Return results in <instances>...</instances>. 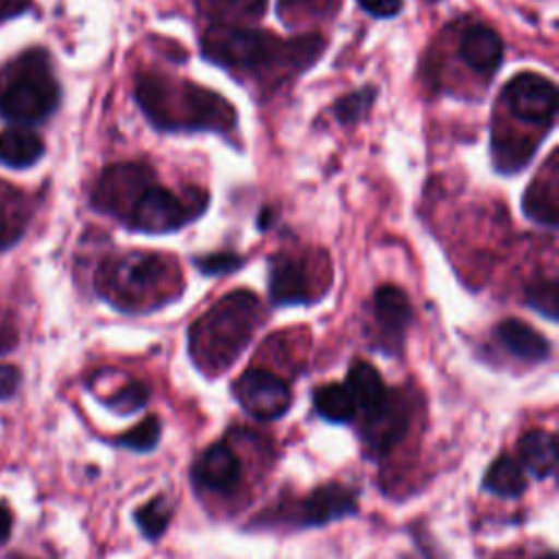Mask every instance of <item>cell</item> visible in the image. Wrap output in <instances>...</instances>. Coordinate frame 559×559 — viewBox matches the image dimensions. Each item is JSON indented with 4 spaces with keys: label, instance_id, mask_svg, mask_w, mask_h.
Returning <instances> with one entry per match:
<instances>
[{
    "label": "cell",
    "instance_id": "cell-1",
    "mask_svg": "<svg viewBox=\"0 0 559 559\" xmlns=\"http://www.w3.org/2000/svg\"><path fill=\"white\" fill-rule=\"evenodd\" d=\"M135 100L159 131H218L236 124V109L221 94L190 81L162 74H140Z\"/></svg>",
    "mask_w": 559,
    "mask_h": 559
},
{
    "label": "cell",
    "instance_id": "cell-2",
    "mask_svg": "<svg viewBox=\"0 0 559 559\" xmlns=\"http://www.w3.org/2000/svg\"><path fill=\"white\" fill-rule=\"evenodd\" d=\"M262 319L260 299L234 290L205 310L190 328V356L205 373H221L249 345Z\"/></svg>",
    "mask_w": 559,
    "mask_h": 559
},
{
    "label": "cell",
    "instance_id": "cell-3",
    "mask_svg": "<svg viewBox=\"0 0 559 559\" xmlns=\"http://www.w3.org/2000/svg\"><path fill=\"white\" fill-rule=\"evenodd\" d=\"M321 48L323 39L314 35L284 41L269 33L227 26L210 31L201 41V52L212 63L249 72H260L273 66H288L293 70H301L314 63Z\"/></svg>",
    "mask_w": 559,
    "mask_h": 559
},
{
    "label": "cell",
    "instance_id": "cell-4",
    "mask_svg": "<svg viewBox=\"0 0 559 559\" xmlns=\"http://www.w3.org/2000/svg\"><path fill=\"white\" fill-rule=\"evenodd\" d=\"M177 266L155 251H131L107 260L98 275V293L118 308L138 310L146 304H162L175 295Z\"/></svg>",
    "mask_w": 559,
    "mask_h": 559
},
{
    "label": "cell",
    "instance_id": "cell-5",
    "mask_svg": "<svg viewBox=\"0 0 559 559\" xmlns=\"http://www.w3.org/2000/svg\"><path fill=\"white\" fill-rule=\"evenodd\" d=\"M59 105V85L50 70L48 55L33 48L20 55L7 74L0 92V116L20 124L46 120Z\"/></svg>",
    "mask_w": 559,
    "mask_h": 559
},
{
    "label": "cell",
    "instance_id": "cell-6",
    "mask_svg": "<svg viewBox=\"0 0 559 559\" xmlns=\"http://www.w3.org/2000/svg\"><path fill=\"white\" fill-rule=\"evenodd\" d=\"M205 207H207L205 192H190L183 199L173 190L151 181L138 194V199L133 201L122 223L142 234H168V231L181 229L183 225L201 216Z\"/></svg>",
    "mask_w": 559,
    "mask_h": 559
},
{
    "label": "cell",
    "instance_id": "cell-7",
    "mask_svg": "<svg viewBox=\"0 0 559 559\" xmlns=\"http://www.w3.org/2000/svg\"><path fill=\"white\" fill-rule=\"evenodd\" d=\"M507 109L535 127L550 129L557 114V87L550 79L537 72L515 74L502 90Z\"/></svg>",
    "mask_w": 559,
    "mask_h": 559
},
{
    "label": "cell",
    "instance_id": "cell-8",
    "mask_svg": "<svg viewBox=\"0 0 559 559\" xmlns=\"http://www.w3.org/2000/svg\"><path fill=\"white\" fill-rule=\"evenodd\" d=\"M151 181L153 173L142 164H114L98 177L92 192V205L103 214L124 221L133 201Z\"/></svg>",
    "mask_w": 559,
    "mask_h": 559
},
{
    "label": "cell",
    "instance_id": "cell-9",
    "mask_svg": "<svg viewBox=\"0 0 559 559\" xmlns=\"http://www.w3.org/2000/svg\"><path fill=\"white\" fill-rule=\"evenodd\" d=\"M362 417L365 419L360 426V437L371 456H382L391 448H395L411 426L408 402L397 389H386L382 402Z\"/></svg>",
    "mask_w": 559,
    "mask_h": 559
},
{
    "label": "cell",
    "instance_id": "cell-10",
    "mask_svg": "<svg viewBox=\"0 0 559 559\" xmlns=\"http://www.w3.org/2000/svg\"><path fill=\"white\" fill-rule=\"evenodd\" d=\"M234 397L255 419H277L290 406L288 384L273 371L251 367L234 382Z\"/></svg>",
    "mask_w": 559,
    "mask_h": 559
},
{
    "label": "cell",
    "instance_id": "cell-11",
    "mask_svg": "<svg viewBox=\"0 0 559 559\" xmlns=\"http://www.w3.org/2000/svg\"><path fill=\"white\" fill-rule=\"evenodd\" d=\"M312 266L290 253H275L269 266V295L275 306L310 304L319 295L314 293L317 277H312Z\"/></svg>",
    "mask_w": 559,
    "mask_h": 559
},
{
    "label": "cell",
    "instance_id": "cell-12",
    "mask_svg": "<svg viewBox=\"0 0 559 559\" xmlns=\"http://www.w3.org/2000/svg\"><path fill=\"white\" fill-rule=\"evenodd\" d=\"M373 317L384 338V349L393 354L400 352L406 328L413 319L408 295L393 284L380 286L373 295Z\"/></svg>",
    "mask_w": 559,
    "mask_h": 559
},
{
    "label": "cell",
    "instance_id": "cell-13",
    "mask_svg": "<svg viewBox=\"0 0 559 559\" xmlns=\"http://www.w3.org/2000/svg\"><path fill=\"white\" fill-rule=\"evenodd\" d=\"M192 480L197 487L227 493L240 483V461L225 443H214L197 459L192 467Z\"/></svg>",
    "mask_w": 559,
    "mask_h": 559
},
{
    "label": "cell",
    "instance_id": "cell-14",
    "mask_svg": "<svg viewBox=\"0 0 559 559\" xmlns=\"http://www.w3.org/2000/svg\"><path fill=\"white\" fill-rule=\"evenodd\" d=\"M459 52L472 70L478 74H491L502 63L504 44L493 28L485 24H472L461 35Z\"/></svg>",
    "mask_w": 559,
    "mask_h": 559
},
{
    "label": "cell",
    "instance_id": "cell-15",
    "mask_svg": "<svg viewBox=\"0 0 559 559\" xmlns=\"http://www.w3.org/2000/svg\"><path fill=\"white\" fill-rule=\"evenodd\" d=\"M557 201H559V168L557 153L548 157L546 175H539L531 181L528 190L522 197V212L542 225L557 227Z\"/></svg>",
    "mask_w": 559,
    "mask_h": 559
},
{
    "label": "cell",
    "instance_id": "cell-16",
    "mask_svg": "<svg viewBox=\"0 0 559 559\" xmlns=\"http://www.w3.org/2000/svg\"><path fill=\"white\" fill-rule=\"evenodd\" d=\"M356 511V496L352 489L332 483L314 489L304 502H301V518L306 524H328L332 520L345 518Z\"/></svg>",
    "mask_w": 559,
    "mask_h": 559
},
{
    "label": "cell",
    "instance_id": "cell-17",
    "mask_svg": "<svg viewBox=\"0 0 559 559\" xmlns=\"http://www.w3.org/2000/svg\"><path fill=\"white\" fill-rule=\"evenodd\" d=\"M496 336L511 356L526 362H542L550 354L548 338L520 319L500 321L496 328Z\"/></svg>",
    "mask_w": 559,
    "mask_h": 559
},
{
    "label": "cell",
    "instance_id": "cell-18",
    "mask_svg": "<svg viewBox=\"0 0 559 559\" xmlns=\"http://www.w3.org/2000/svg\"><path fill=\"white\" fill-rule=\"evenodd\" d=\"M520 465L535 478H548L557 469V437L548 430H528L518 443Z\"/></svg>",
    "mask_w": 559,
    "mask_h": 559
},
{
    "label": "cell",
    "instance_id": "cell-19",
    "mask_svg": "<svg viewBox=\"0 0 559 559\" xmlns=\"http://www.w3.org/2000/svg\"><path fill=\"white\" fill-rule=\"evenodd\" d=\"M44 155L41 138L24 127H9L0 133V162L9 168H28Z\"/></svg>",
    "mask_w": 559,
    "mask_h": 559
},
{
    "label": "cell",
    "instance_id": "cell-20",
    "mask_svg": "<svg viewBox=\"0 0 559 559\" xmlns=\"http://www.w3.org/2000/svg\"><path fill=\"white\" fill-rule=\"evenodd\" d=\"M345 386L347 391L352 393L354 402H356V408L365 415L369 411H373L384 393H386V386L382 382V376L378 373V369L369 362H354L347 371V380H345Z\"/></svg>",
    "mask_w": 559,
    "mask_h": 559
},
{
    "label": "cell",
    "instance_id": "cell-21",
    "mask_svg": "<svg viewBox=\"0 0 559 559\" xmlns=\"http://www.w3.org/2000/svg\"><path fill=\"white\" fill-rule=\"evenodd\" d=\"M537 148V140H528L526 135H511L507 131L496 129L491 135V157L493 166L500 173H518Z\"/></svg>",
    "mask_w": 559,
    "mask_h": 559
},
{
    "label": "cell",
    "instance_id": "cell-22",
    "mask_svg": "<svg viewBox=\"0 0 559 559\" xmlns=\"http://www.w3.org/2000/svg\"><path fill=\"white\" fill-rule=\"evenodd\" d=\"M26 221L24 197L0 179V249L13 247L22 238Z\"/></svg>",
    "mask_w": 559,
    "mask_h": 559
},
{
    "label": "cell",
    "instance_id": "cell-23",
    "mask_svg": "<svg viewBox=\"0 0 559 559\" xmlns=\"http://www.w3.org/2000/svg\"><path fill=\"white\" fill-rule=\"evenodd\" d=\"M312 402H314V411L323 419L334 421V424L352 421L356 417V413H358L352 393L347 391L345 384H338V382L321 384L319 389H314Z\"/></svg>",
    "mask_w": 559,
    "mask_h": 559
},
{
    "label": "cell",
    "instance_id": "cell-24",
    "mask_svg": "<svg viewBox=\"0 0 559 559\" xmlns=\"http://www.w3.org/2000/svg\"><path fill=\"white\" fill-rule=\"evenodd\" d=\"M483 485L496 496L515 498L526 489V476L520 461H515L513 456H500L487 469Z\"/></svg>",
    "mask_w": 559,
    "mask_h": 559
},
{
    "label": "cell",
    "instance_id": "cell-25",
    "mask_svg": "<svg viewBox=\"0 0 559 559\" xmlns=\"http://www.w3.org/2000/svg\"><path fill=\"white\" fill-rule=\"evenodd\" d=\"M170 515H173V504L164 496H157L151 502H146L144 507H140V511L135 513V520H138L140 531L148 539H155L166 531Z\"/></svg>",
    "mask_w": 559,
    "mask_h": 559
},
{
    "label": "cell",
    "instance_id": "cell-26",
    "mask_svg": "<svg viewBox=\"0 0 559 559\" xmlns=\"http://www.w3.org/2000/svg\"><path fill=\"white\" fill-rule=\"evenodd\" d=\"M526 304L546 319L557 321V282L555 277H539L526 286Z\"/></svg>",
    "mask_w": 559,
    "mask_h": 559
},
{
    "label": "cell",
    "instance_id": "cell-27",
    "mask_svg": "<svg viewBox=\"0 0 559 559\" xmlns=\"http://www.w3.org/2000/svg\"><path fill=\"white\" fill-rule=\"evenodd\" d=\"M376 98V90L373 87H362L358 92H352L347 96H343L341 100H336L334 105V116L338 122L343 124H352V122H358L367 109L371 107Z\"/></svg>",
    "mask_w": 559,
    "mask_h": 559
},
{
    "label": "cell",
    "instance_id": "cell-28",
    "mask_svg": "<svg viewBox=\"0 0 559 559\" xmlns=\"http://www.w3.org/2000/svg\"><path fill=\"white\" fill-rule=\"evenodd\" d=\"M157 437H159V419L151 415L144 421L135 424L131 430H127L120 437V445L142 452V450H151L157 443Z\"/></svg>",
    "mask_w": 559,
    "mask_h": 559
},
{
    "label": "cell",
    "instance_id": "cell-29",
    "mask_svg": "<svg viewBox=\"0 0 559 559\" xmlns=\"http://www.w3.org/2000/svg\"><path fill=\"white\" fill-rule=\"evenodd\" d=\"M146 397H148L146 386H144V384H140V382H131V384L122 386L114 397H109V402H107V404H109L116 413L129 415V413H133V411L142 408V406H144V402H146Z\"/></svg>",
    "mask_w": 559,
    "mask_h": 559
},
{
    "label": "cell",
    "instance_id": "cell-30",
    "mask_svg": "<svg viewBox=\"0 0 559 559\" xmlns=\"http://www.w3.org/2000/svg\"><path fill=\"white\" fill-rule=\"evenodd\" d=\"M194 264L205 275H221V273L236 271L242 264V258H238L234 253H210L205 258H197Z\"/></svg>",
    "mask_w": 559,
    "mask_h": 559
},
{
    "label": "cell",
    "instance_id": "cell-31",
    "mask_svg": "<svg viewBox=\"0 0 559 559\" xmlns=\"http://www.w3.org/2000/svg\"><path fill=\"white\" fill-rule=\"evenodd\" d=\"M216 9L227 15H260L264 11V0H218Z\"/></svg>",
    "mask_w": 559,
    "mask_h": 559
},
{
    "label": "cell",
    "instance_id": "cell-32",
    "mask_svg": "<svg viewBox=\"0 0 559 559\" xmlns=\"http://www.w3.org/2000/svg\"><path fill=\"white\" fill-rule=\"evenodd\" d=\"M20 382H22V373L15 365H0V400L13 397Z\"/></svg>",
    "mask_w": 559,
    "mask_h": 559
},
{
    "label": "cell",
    "instance_id": "cell-33",
    "mask_svg": "<svg viewBox=\"0 0 559 559\" xmlns=\"http://www.w3.org/2000/svg\"><path fill=\"white\" fill-rule=\"evenodd\" d=\"M358 4L373 17H393L402 9V0H358Z\"/></svg>",
    "mask_w": 559,
    "mask_h": 559
},
{
    "label": "cell",
    "instance_id": "cell-34",
    "mask_svg": "<svg viewBox=\"0 0 559 559\" xmlns=\"http://www.w3.org/2000/svg\"><path fill=\"white\" fill-rule=\"evenodd\" d=\"M15 328L9 321H0V354L9 352L15 345Z\"/></svg>",
    "mask_w": 559,
    "mask_h": 559
},
{
    "label": "cell",
    "instance_id": "cell-35",
    "mask_svg": "<svg viewBox=\"0 0 559 559\" xmlns=\"http://www.w3.org/2000/svg\"><path fill=\"white\" fill-rule=\"evenodd\" d=\"M26 4H28V0H0V20L24 11Z\"/></svg>",
    "mask_w": 559,
    "mask_h": 559
},
{
    "label": "cell",
    "instance_id": "cell-36",
    "mask_svg": "<svg viewBox=\"0 0 559 559\" xmlns=\"http://www.w3.org/2000/svg\"><path fill=\"white\" fill-rule=\"evenodd\" d=\"M11 533V513L0 504V542H4Z\"/></svg>",
    "mask_w": 559,
    "mask_h": 559
},
{
    "label": "cell",
    "instance_id": "cell-37",
    "mask_svg": "<svg viewBox=\"0 0 559 559\" xmlns=\"http://www.w3.org/2000/svg\"><path fill=\"white\" fill-rule=\"evenodd\" d=\"M537 559H555V552H546L544 557H537Z\"/></svg>",
    "mask_w": 559,
    "mask_h": 559
},
{
    "label": "cell",
    "instance_id": "cell-38",
    "mask_svg": "<svg viewBox=\"0 0 559 559\" xmlns=\"http://www.w3.org/2000/svg\"><path fill=\"white\" fill-rule=\"evenodd\" d=\"M9 559H31V557H22V555H11Z\"/></svg>",
    "mask_w": 559,
    "mask_h": 559
},
{
    "label": "cell",
    "instance_id": "cell-39",
    "mask_svg": "<svg viewBox=\"0 0 559 559\" xmlns=\"http://www.w3.org/2000/svg\"><path fill=\"white\" fill-rule=\"evenodd\" d=\"M288 2H306V0H288Z\"/></svg>",
    "mask_w": 559,
    "mask_h": 559
}]
</instances>
